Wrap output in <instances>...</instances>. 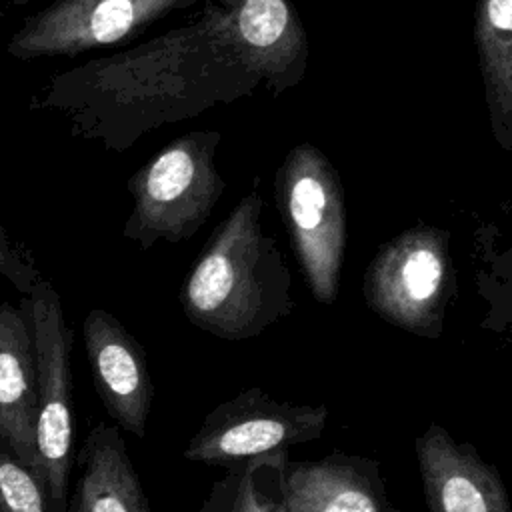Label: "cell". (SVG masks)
Wrapping results in <instances>:
<instances>
[{"instance_id": "1", "label": "cell", "mask_w": 512, "mask_h": 512, "mask_svg": "<svg viewBox=\"0 0 512 512\" xmlns=\"http://www.w3.org/2000/svg\"><path fill=\"white\" fill-rule=\"evenodd\" d=\"M258 86L202 10L184 26L54 74L30 110L58 114L72 136L126 152L148 132L232 104Z\"/></svg>"}, {"instance_id": "2", "label": "cell", "mask_w": 512, "mask_h": 512, "mask_svg": "<svg viewBox=\"0 0 512 512\" xmlns=\"http://www.w3.org/2000/svg\"><path fill=\"white\" fill-rule=\"evenodd\" d=\"M260 214L262 198L250 192L216 226L182 284L186 318L218 338L256 336L294 306L290 270Z\"/></svg>"}, {"instance_id": "3", "label": "cell", "mask_w": 512, "mask_h": 512, "mask_svg": "<svg viewBox=\"0 0 512 512\" xmlns=\"http://www.w3.org/2000/svg\"><path fill=\"white\" fill-rule=\"evenodd\" d=\"M220 140L216 130L186 132L128 178L132 210L122 228L126 240L150 250L160 240H188L204 226L226 188L216 168Z\"/></svg>"}, {"instance_id": "4", "label": "cell", "mask_w": 512, "mask_h": 512, "mask_svg": "<svg viewBox=\"0 0 512 512\" xmlns=\"http://www.w3.org/2000/svg\"><path fill=\"white\" fill-rule=\"evenodd\" d=\"M276 204L312 296H338L346 250V204L332 162L312 144L294 146L276 172Z\"/></svg>"}, {"instance_id": "5", "label": "cell", "mask_w": 512, "mask_h": 512, "mask_svg": "<svg viewBox=\"0 0 512 512\" xmlns=\"http://www.w3.org/2000/svg\"><path fill=\"white\" fill-rule=\"evenodd\" d=\"M34 334L38 404L36 458L48 512H68L70 470L74 464L72 426V370L70 352L74 332L68 328L60 294L48 280H40L26 296Z\"/></svg>"}, {"instance_id": "6", "label": "cell", "mask_w": 512, "mask_h": 512, "mask_svg": "<svg viewBox=\"0 0 512 512\" xmlns=\"http://www.w3.org/2000/svg\"><path fill=\"white\" fill-rule=\"evenodd\" d=\"M452 290V262L446 230L414 226L372 258L364 274V298L386 322L436 336Z\"/></svg>"}, {"instance_id": "7", "label": "cell", "mask_w": 512, "mask_h": 512, "mask_svg": "<svg viewBox=\"0 0 512 512\" xmlns=\"http://www.w3.org/2000/svg\"><path fill=\"white\" fill-rule=\"evenodd\" d=\"M196 0H54L10 36L6 52L22 62L74 58L132 40Z\"/></svg>"}, {"instance_id": "8", "label": "cell", "mask_w": 512, "mask_h": 512, "mask_svg": "<svg viewBox=\"0 0 512 512\" xmlns=\"http://www.w3.org/2000/svg\"><path fill=\"white\" fill-rule=\"evenodd\" d=\"M324 406L278 402L248 390L216 406L184 448V458L208 466H238L292 442L322 434Z\"/></svg>"}, {"instance_id": "9", "label": "cell", "mask_w": 512, "mask_h": 512, "mask_svg": "<svg viewBox=\"0 0 512 512\" xmlns=\"http://www.w3.org/2000/svg\"><path fill=\"white\" fill-rule=\"evenodd\" d=\"M202 10L236 62L272 96L302 82L310 46L292 0H206Z\"/></svg>"}, {"instance_id": "10", "label": "cell", "mask_w": 512, "mask_h": 512, "mask_svg": "<svg viewBox=\"0 0 512 512\" xmlns=\"http://www.w3.org/2000/svg\"><path fill=\"white\" fill-rule=\"evenodd\" d=\"M82 338L106 414L124 432L142 438L154 394L144 348L114 314L102 308L86 314Z\"/></svg>"}, {"instance_id": "11", "label": "cell", "mask_w": 512, "mask_h": 512, "mask_svg": "<svg viewBox=\"0 0 512 512\" xmlns=\"http://www.w3.org/2000/svg\"><path fill=\"white\" fill-rule=\"evenodd\" d=\"M416 454L430 512H512L496 470L444 428L430 426L416 440Z\"/></svg>"}, {"instance_id": "12", "label": "cell", "mask_w": 512, "mask_h": 512, "mask_svg": "<svg viewBox=\"0 0 512 512\" xmlns=\"http://www.w3.org/2000/svg\"><path fill=\"white\" fill-rule=\"evenodd\" d=\"M36 404V350L26 298L20 308L0 302V446L26 464L40 482Z\"/></svg>"}, {"instance_id": "13", "label": "cell", "mask_w": 512, "mask_h": 512, "mask_svg": "<svg viewBox=\"0 0 512 512\" xmlns=\"http://www.w3.org/2000/svg\"><path fill=\"white\" fill-rule=\"evenodd\" d=\"M76 466L68 512H152L116 426L98 422L80 444Z\"/></svg>"}, {"instance_id": "14", "label": "cell", "mask_w": 512, "mask_h": 512, "mask_svg": "<svg viewBox=\"0 0 512 512\" xmlns=\"http://www.w3.org/2000/svg\"><path fill=\"white\" fill-rule=\"evenodd\" d=\"M280 490L286 512H386L376 480L348 460L290 466Z\"/></svg>"}, {"instance_id": "15", "label": "cell", "mask_w": 512, "mask_h": 512, "mask_svg": "<svg viewBox=\"0 0 512 512\" xmlns=\"http://www.w3.org/2000/svg\"><path fill=\"white\" fill-rule=\"evenodd\" d=\"M474 44L490 134L512 152V0H476Z\"/></svg>"}, {"instance_id": "16", "label": "cell", "mask_w": 512, "mask_h": 512, "mask_svg": "<svg viewBox=\"0 0 512 512\" xmlns=\"http://www.w3.org/2000/svg\"><path fill=\"white\" fill-rule=\"evenodd\" d=\"M258 458L242 462L216 482L198 512H286L280 500L264 494L256 482Z\"/></svg>"}, {"instance_id": "17", "label": "cell", "mask_w": 512, "mask_h": 512, "mask_svg": "<svg viewBox=\"0 0 512 512\" xmlns=\"http://www.w3.org/2000/svg\"><path fill=\"white\" fill-rule=\"evenodd\" d=\"M0 512H48L36 474L0 446Z\"/></svg>"}, {"instance_id": "18", "label": "cell", "mask_w": 512, "mask_h": 512, "mask_svg": "<svg viewBox=\"0 0 512 512\" xmlns=\"http://www.w3.org/2000/svg\"><path fill=\"white\" fill-rule=\"evenodd\" d=\"M0 274L12 286H16V290H20L24 296H28L32 288L42 280L32 252L22 244L12 242L2 224H0Z\"/></svg>"}, {"instance_id": "19", "label": "cell", "mask_w": 512, "mask_h": 512, "mask_svg": "<svg viewBox=\"0 0 512 512\" xmlns=\"http://www.w3.org/2000/svg\"><path fill=\"white\" fill-rule=\"evenodd\" d=\"M8 2H12V4H16V6H24V4H28V2H32V0H8Z\"/></svg>"}]
</instances>
